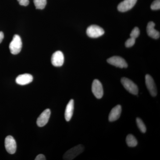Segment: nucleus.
Segmentation results:
<instances>
[{
  "instance_id": "1",
  "label": "nucleus",
  "mask_w": 160,
  "mask_h": 160,
  "mask_svg": "<svg viewBox=\"0 0 160 160\" xmlns=\"http://www.w3.org/2000/svg\"><path fill=\"white\" fill-rule=\"evenodd\" d=\"M84 146L82 145H78L68 150L63 155V159L65 160H73L79 155L84 151Z\"/></svg>"
},
{
  "instance_id": "2",
  "label": "nucleus",
  "mask_w": 160,
  "mask_h": 160,
  "mask_svg": "<svg viewBox=\"0 0 160 160\" xmlns=\"http://www.w3.org/2000/svg\"><path fill=\"white\" fill-rule=\"evenodd\" d=\"M22 43L19 36L14 35L10 44L9 49L12 54L16 55L19 53L22 50Z\"/></svg>"
},
{
  "instance_id": "3",
  "label": "nucleus",
  "mask_w": 160,
  "mask_h": 160,
  "mask_svg": "<svg viewBox=\"0 0 160 160\" xmlns=\"http://www.w3.org/2000/svg\"><path fill=\"white\" fill-rule=\"evenodd\" d=\"M121 83L129 92L133 95H137L138 92V86L132 81L126 78H122Z\"/></svg>"
},
{
  "instance_id": "4",
  "label": "nucleus",
  "mask_w": 160,
  "mask_h": 160,
  "mask_svg": "<svg viewBox=\"0 0 160 160\" xmlns=\"http://www.w3.org/2000/svg\"><path fill=\"white\" fill-rule=\"evenodd\" d=\"M105 33L104 29L97 25H91L86 30V33L89 37L98 38L102 36Z\"/></svg>"
},
{
  "instance_id": "5",
  "label": "nucleus",
  "mask_w": 160,
  "mask_h": 160,
  "mask_svg": "<svg viewBox=\"0 0 160 160\" xmlns=\"http://www.w3.org/2000/svg\"><path fill=\"white\" fill-rule=\"evenodd\" d=\"M92 91L97 98L101 99L102 98L104 94L102 85L98 80H93L92 85Z\"/></svg>"
},
{
  "instance_id": "6",
  "label": "nucleus",
  "mask_w": 160,
  "mask_h": 160,
  "mask_svg": "<svg viewBox=\"0 0 160 160\" xmlns=\"http://www.w3.org/2000/svg\"><path fill=\"white\" fill-rule=\"evenodd\" d=\"M5 146L6 151L9 154H13L15 153L17 149L16 142L12 136L6 137L5 139Z\"/></svg>"
},
{
  "instance_id": "7",
  "label": "nucleus",
  "mask_w": 160,
  "mask_h": 160,
  "mask_svg": "<svg viewBox=\"0 0 160 160\" xmlns=\"http://www.w3.org/2000/svg\"><path fill=\"white\" fill-rule=\"evenodd\" d=\"M107 62L110 65L120 68H127L128 64L125 60L119 56H113L107 60Z\"/></svg>"
},
{
  "instance_id": "8",
  "label": "nucleus",
  "mask_w": 160,
  "mask_h": 160,
  "mask_svg": "<svg viewBox=\"0 0 160 160\" xmlns=\"http://www.w3.org/2000/svg\"><path fill=\"white\" fill-rule=\"evenodd\" d=\"M145 80H146V87L150 92V94L152 97L156 96L158 93L157 89L153 78L151 76L147 74L145 77Z\"/></svg>"
},
{
  "instance_id": "9",
  "label": "nucleus",
  "mask_w": 160,
  "mask_h": 160,
  "mask_svg": "<svg viewBox=\"0 0 160 160\" xmlns=\"http://www.w3.org/2000/svg\"><path fill=\"white\" fill-rule=\"evenodd\" d=\"M138 0H124L119 4L118 9L121 12H126L133 8Z\"/></svg>"
},
{
  "instance_id": "10",
  "label": "nucleus",
  "mask_w": 160,
  "mask_h": 160,
  "mask_svg": "<svg viewBox=\"0 0 160 160\" xmlns=\"http://www.w3.org/2000/svg\"><path fill=\"white\" fill-rule=\"evenodd\" d=\"M52 65L55 67L62 66L64 62V56L63 52L60 51L55 52L51 58Z\"/></svg>"
},
{
  "instance_id": "11",
  "label": "nucleus",
  "mask_w": 160,
  "mask_h": 160,
  "mask_svg": "<svg viewBox=\"0 0 160 160\" xmlns=\"http://www.w3.org/2000/svg\"><path fill=\"white\" fill-rule=\"evenodd\" d=\"M51 115V111L49 109H46L38 118L37 124L39 127H43L48 122Z\"/></svg>"
},
{
  "instance_id": "12",
  "label": "nucleus",
  "mask_w": 160,
  "mask_h": 160,
  "mask_svg": "<svg viewBox=\"0 0 160 160\" xmlns=\"http://www.w3.org/2000/svg\"><path fill=\"white\" fill-rule=\"evenodd\" d=\"M33 80V77L28 73L21 74L16 79V82L18 84L22 86L27 85L31 83Z\"/></svg>"
},
{
  "instance_id": "13",
  "label": "nucleus",
  "mask_w": 160,
  "mask_h": 160,
  "mask_svg": "<svg viewBox=\"0 0 160 160\" xmlns=\"http://www.w3.org/2000/svg\"><path fill=\"white\" fill-rule=\"evenodd\" d=\"M122 110V106L120 105H117L114 108H112L109 116V122H114L118 119L121 116Z\"/></svg>"
},
{
  "instance_id": "14",
  "label": "nucleus",
  "mask_w": 160,
  "mask_h": 160,
  "mask_svg": "<svg viewBox=\"0 0 160 160\" xmlns=\"http://www.w3.org/2000/svg\"><path fill=\"white\" fill-rule=\"evenodd\" d=\"M155 26V24L153 22H149L147 25V32L150 37L157 39L160 38V32L154 29Z\"/></svg>"
},
{
  "instance_id": "15",
  "label": "nucleus",
  "mask_w": 160,
  "mask_h": 160,
  "mask_svg": "<svg viewBox=\"0 0 160 160\" xmlns=\"http://www.w3.org/2000/svg\"><path fill=\"white\" fill-rule=\"evenodd\" d=\"M74 110V100L71 99L66 106L65 112V119L67 122H69L72 118Z\"/></svg>"
},
{
  "instance_id": "16",
  "label": "nucleus",
  "mask_w": 160,
  "mask_h": 160,
  "mask_svg": "<svg viewBox=\"0 0 160 160\" xmlns=\"http://www.w3.org/2000/svg\"><path fill=\"white\" fill-rule=\"evenodd\" d=\"M126 142L128 146L130 147H134L137 146L138 141L134 136L132 134H129L126 138Z\"/></svg>"
},
{
  "instance_id": "17",
  "label": "nucleus",
  "mask_w": 160,
  "mask_h": 160,
  "mask_svg": "<svg viewBox=\"0 0 160 160\" xmlns=\"http://www.w3.org/2000/svg\"><path fill=\"white\" fill-rule=\"evenodd\" d=\"M33 2L36 9H43L47 4V0H33Z\"/></svg>"
},
{
  "instance_id": "18",
  "label": "nucleus",
  "mask_w": 160,
  "mask_h": 160,
  "mask_svg": "<svg viewBox=\"0 0 160 160\" xmlns=\"http://www.w3.org/2000/svg\"><path fill=\"white\" fill-rule=\"evenodd\" d=\"M137 124L140 131L143 133H145L146 131V126L142 120L140 118H137L136 119Z\"/></svg>"
},
{
  "instance_id": "19",
  "label": "nucleus",
  "mask_w": 160,
  "mask_h": 160,
  "mask_svg": "<svg viewBox=\"0 0 160 160\" xmlns=\"http://www.w3.org/2000/svg\"><path fill=\"white\" fill-rule=\"evenodd\" d=\"M140 33L139 29L137 27H135L134 29H132L131 33H130V38H133L136 39L138 37Z\"/></svg>"
},
{
  "instance_id": "20",
  "label": "nucleus",
  "mask_w": 160,
  "mask_h": 160,
  "mask_svg": "<svg viewBox=\"0 0 160 160\" xmlns=\"http://www.w3.org/2000/svg\"><path fill=\"white\" fill-rule=\"evenodd\" d=\"M151 9L153 10L160 9V0H155L151 5Z\"/></svg>"
},
{
  "instance_id": "21",
  "label": "nucleus",
  "mask_w": 160,
  "mask_h": 160,
  "mask_svg": "<svg viewBox=\"0 0 160 160\" xmlns=\"http://www.w3.org/2000/svg\"><path fill=\"white\" fill-rule=\"evenodd\" d=\"M135 39L132 38L128 39L126 41V43H125V46L127 48L132 47L134 45L135 43Z\"/></svg>"
},
{
  "instance_id": "22",
  "label": "nucleus",
  "mask_w": 160,
  "mask_h": 160,
  "mask_svg": "<svg viewBox=\"0 0 160 160\" xmlns=\"http://www.w3.org/2000/svg\"><path fill=\"white\" fill-rule=\"evenodd\" d=\"M20 5L22 6H27L29 3V0H18Z\"/></svg>"
},
{
  "instance_id": "23",
  "label": "nucleus",
  "mask_w": 160,
  "mask_h": 160,
  "mask_svg": "<svg viewBox=\"0 0 160 160\" xmlns=\"http://www.w3.org/2000/svg\"><path fill=\"white\" fill-rule=\"evenodd\" d=\"M46 158L45 156L43 154H41L38 155L36 157L35 160H46Z\"/></svg>"
},
{
  "instance_id": "24",
  "label": "nucleus",
  "mask_w": 160,
  "mask_h": 160,
  "mask_svg": "<svg viewBox=\"0 0 160 160\" xmlns=\"http://www.w3.org/2000/svg\"><path fill=\"white\" fill-rule=\"evenodd\" d=\"M4 33H3L2 32H0V43L2 42V41L3 39H4Z\"/></svg>"
}]
</instances>
